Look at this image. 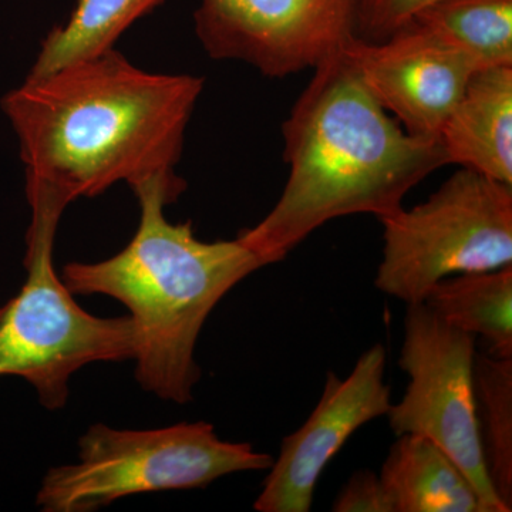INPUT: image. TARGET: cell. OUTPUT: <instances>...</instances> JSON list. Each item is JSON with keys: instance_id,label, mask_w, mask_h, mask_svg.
Listing matches in <instances>:
<instances>
[{"instance_id": "6da1fadb", "label": "cell", "mask_w": 512, "mask_h": 512, "mask_svg": "<svg viewBox=\"0 0 512 512\" xmlns=\"http://www.w3.org/2000/svg\"><path fill=\"white\" fill-rule=\"evenodd\" d=\"M204 89L191 74L151 73L106 50L30 77L2 101L18 134L26 187L67 205L117 183L174 177Z\"/></svg>"}, {"instance_id": "7a4b0ae2", "label": "cell", "mask_w": 512, "mask_h": 512, "mask_svg": "<svg viewBox=\"0 0 512 512\" xmlns=\"http://www.w3.org/2000/svg\"><path fill=\"white\" fill-rule=\"evenodd\" d=\"M282 134L284 191L264 220L237 237L266 266L329 221L394 214L414 187L448 164L440 138L412 136L380 106L345 50L313 70Z\"/></svg>"}, {"instance_id": "3957f363", "label": "cell", "mask_w": 512, "mask_h": 512, "mask_svg": "<svg viewBox=\"0 0 512 512\" xmlns=\"http://www.w3.org/2000/svg\"><path fill=\"white\" fill-rule=\"evenodd\" d=\"M185 187L178 175L137 185L140 222L127 247L96 264L72 262L62 272L70 292L101 293L126 306L136 329L137 382L177 404L191 402L200 380L194 352L205 320L234 286L266 266L238 238L205 242L191 221H168L164 208Z\"/></svg>"}, {"instance_id": "277c9868", "label": "cell", "mask_w": 512, "mask_h": 512, "mask_svg": "<svg viewBox=\"0 0 512 512\" xmlns=\"http://www.w3.org/2000/svg\"><path fill=\"white\" fill-rule=\"evenodd\" d=\"M32 221L26 235L25 285L0 308V376H19L39 402L59 410L69 399L70 377L96 362L136 357L130 316L99 318L84 311L56 274L53 248L67 204L39 187H26Z\"/></svg>"}, {"instance_id": "5b68a950", "label": "cell", "mask_w": 512, "mask_h": 512, "mask_svg": "<svg viewBox=\"0 0 512 512\" xmlns=\"http://www.w3.org/2000/svg\"><path fill=\"white\" fill-rule=\"evenodd\" d=\"M272 463L251 444L220 439L204 421L153 430L94 424L80 437L79 461L47 471L36 503L46 512H89L130 495L207 487Z\"/></svg>"}, {"instance_id": "8992f818", "label": "cell", "mask_w": 512, "mask_h": 512, "mask_svg": "<svg viewBox=\"0 0 512 512\" xmlns=\"http://www.w3.org/2000/svg\"><path fill=\"white\" fill-rule=\"evenodd\" d=\"M383 258L375 284L423 303L448 276L512 265V185L460 168L429 200L380 218Z\"/></svg>"}, {"instance_id": "52a82bcc", "label": "cell", "mask_w": 512, "mask_h": 512, "mask_svg": "<svg viewBox=\"0 0 512 512\" xmlns=\"http://www.w3.org/2000/svg\"><path fill=\"white\" fill-rule=\"evenodd\" d=\"M476 353L473 335L454 328L426 303L407 305L399 363L410 382L386 416L396 436L426 437L446 451L477 488L485 512H508L485 470L474 392Z\"/></svg>"}, {"instance_id": "ba28073f", "label": "cell", "mask_w": 512, "mask_h": 512, "mask_svg": "<svg viewBox=\"0 0 512 512\" xmlns=\"http://www.w3.org/2000/svg\"><path fill=\"white\" fill-rule=\"evenodd\" d=\"M194 26L211 59L272 79L315 70L357 37L355 0H200Z\"/></svg>"}, {"instance_id": "9c48e42d", "label": "cell", "mask_w": 512, "mask_h": 512, "mask_svg": "<svg viewBox=\"0 0 512 512\" xmlns=\"http://www.w3.org/2000/svg\"><path fill=\"white\" fill-rule=\"evenodd\" d=\"M386 375V350L373 346L340 379L329 372L322 397L305 424L285 437L269 468L254 508L261 512H308L316 485L330 460L356 430L386 416L392 407Z\"/></svg>"}, {"instance_id": "30bf717a", "label": "cell", "mask_w": 512, "mask_h": 512, "mask_svg": "<svg viewBox=\"0 0 512 512\" xmlns=\"http://www.w3.org/2000/svg\"><path fill=\"white\" fill-rule=\"evenodd\" d=\"M360 79L400 126L439 138L476 64L454 47L409 23L383 42L356 39L345 49Z\"/></svg>"}, {"instance_id": "8fae6325", "label": "cell", "mask_w": 512, "mask_h": 512, "mask_svg": "<svg viewBox=\"0 0 512 512\" xmlns=\"http://www.w3.org/2000/svg\"><path fill=\"white\" fill-rule=\"evenodd\" d=\"M439 138L448 164L512 185V66L474 73Z\"/></svg>"}, {"instance_id": "7c38bea8", "label": "cell", "mask_w": 512, "mask_h": 512, "mask_svg": "<svg viewBox=\"0 0 512 512\" xmlns=\"http://www.w3.org/2000/svg\"><path fill=\"white\" fill-rule=\"evenodd\" d=\"M379 477L393 512H485L470 478L426 437L399 436Z\"/></svg>"}, {"instance_id": "4fadbf2b", "label": "cell", "mask_w": 512, "mask_h": 512, "mask_svg": "<svg viewBox=\"0 0 512 512\" xmlns=\"http://www.w3.org/2000/svg\"><path fill=\"white\" fill-rule=\"evenodd\" d=\"M423 303L454 328L484 338L490 355L512 357V265L448 276Z\"/></svg>"}, {"instance_id": "5bb4252c", "label": "cell", "mask_w": 512, "mask_h": 512, "mask_svg": "<svg viewBox=\"0 0 512 512\" xmlns=\"http://www.w3.org/2000/svg\"><path fill=\"white\" fill-rule=\"evenodd\" d=\"M410 23L466 55L478 70L512 66V0H439Z\"/></svg>"}, {"instance_id": "9a60e30c", "label": "cell", "mask_w": 512, "mask_h": 512, "mask_svg": "<svg viewBox=\"0 0 512 512\" xmlns=\"http://www.w3.org/2000/svg\"><path fill=\"white\" fill-rule=\"evenodd\" d=\"M165 0H77L69 20L47 33L30 77L45 76L59 67L114 49L138 19Z\"/></svg>"}, {"instance_id": "2e32d148", "label": "cell", "mask_w": 512, "mask_h": 512, "mask_svg": "<svg viewBox=\"0 0 512 512\" xmlns=\"http://www.w3.org/2000/svg\"><path fill=\"white\" fill-rule=\"evenodd\" d=\"M474 392L485 470L498 500L512 510V357L476 353Z\"/></svg>"}, {"instance_id": "e0dca14e", "label": "cell", "mask_w": 512, "mask_h": 512, "mask_svg": "<svg viewBox=\"0 0 512 512\" xmlns=\"http://www.w3.org/2000/svg\"><path fill=\"white\" fill-rule=\"evenodd\" d=\"M439 0H355L357 39L383 42Z\"/></svg>"}, {"instance_id": "ac0fdd59", "label": "cell", "mask_w": 512, "mask_h": 512, "mask_svg": "<svg viewBox=\"0 0 512 512\" xmlns=\"http://www.w3.org/2000/svg\"><path fill=\"white\" fill-rule=\"evenodd\" d=\"M336 512H393L379 474L357 471L340 491L332 507Z\"/></svg>"}]
</instances>
